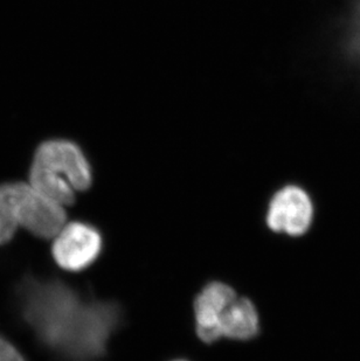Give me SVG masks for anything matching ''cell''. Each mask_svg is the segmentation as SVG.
I'll return each instance as SVG.
<instances>
[{
    "label": "cell",
    "mask_w": 360,
    "mask_h": 361,
    "mask_svg": "<svg viewBox=\"0 0 360 361\" xmlns=\"http://www.w3.org/2000/svg\"><path fill=\"white\" fill-rule=\"evenodd\" d=\"M21 296L25 319L51 350L69 361H92L104 355L119 324L115 304L83 300L60 282L28 281Z\"/></svg>",
    "instance_id": "6da1fadb"
},
{
    "label": "cell",
    "mask_w": 360,
    "mask_h": 361,
    "mask_svg": "<svg viewBox=\"0 0 360 361\" xmlns=\"http://www.w3.org/2000/svg\"><path fill=\"white\" fill-rule=\"evenodd\" d=\"M92 183V169L78 145L54 140L37 147L30 173V184L37 191L62 206H71L75 193L88 190Z\"/></svg>",
    "instance_id": "7a4b0ae2"
},
{
    "label": "cell",
    "mask_w": 360,
    "mask_h": 361,
    "mask_svg": "<svg viewBox=\"0 0 360 361\" xmlns=\"http://www.w3.org/2000/svg\"><path fill=\"white\" fill-rule=\"evenodd\" d=\"M0 201L10 208L18 225L37 238L54 239L67 224L65 206L37 191L31 184L0 185Z\"/></svg>",
    "instance_id": "3957f363"
},
{
    "label": "cell",
    "mask_w": 360,
    "mask_h": 361,
    "mask_svg": "<svg viewBox=\"0 0 360 361\" xmlns=\"http://www.w3.org/2000/svg\"><path fill=\"white\" fill-rule=\"evenodd\" d=\"M102 250L99 231L83 222L66 224L54 238L53 257L58 266L68 271H80L95 262Z\"/></svg>",
    "instance_id": "277c9868"
},
{
    "label": "cell",
    "mask_w": 360,
    "mask_h": 361,
    "mask_svg": "<svg viewBox=\"0 0 360 361\" xmlns=\"http://www.w3.org/2000/svg\"><path fill=\"white\" fill-rule=\"evenodd\" d=\"M313 218V206L309 195L297 186L280 190L269 204L267 225L277 233L299 236L308 232Z\"/></svg>",
    "instance_id": "5b68a950"
},
{
    "label": "cell",
    "mask_w": 360,
    "mask_h": 361,
    "mask_svg": "<svg viewBox=\"0 0 360 361\" xmlns=\"http://www.w3.org/2000/svg\"><path fill=\"white\" fill-rule=\"evenodd\" d=\"M238 297L231 286L221 282L210 283L194 302V316L198 337L205 343L220 339L219 321L228 305Z\"/></svg>",
    "instance_id": "8992f818"
},
{
    "label": "cell",
    "mask_w": 360,
    "mask_h": 361,
    "mask_svg": "<svg viewBox=\"0 0 360 361\" xmlns=\"http://www.w3.org/2000/svg\"><path fill=\"white\" fill-rule=\"evenodd\" d=\"M220 337L248 341L258 334V314L254 304L246 297H236L219 321Z\"/></svg>",
    "instance_id": "52a82bcc"
},
{
    "label": "cell",
    "mask_w": 360,
    "mask_h": 361,
    "mask_svg": "<svg viewBox=\"0 0 360 361\" xmlns=\"http://www.w3.org/2000/svg\"><path fill=\"white\" fill-rule=\"evenodd\" d=\"M18 227L19 225L10 208L3 201H0V245L11 241L17 232Z\"/></svg>",
    "instance_id": "ba28073f"
},
{
    "label": "cell",
    "mask_w": 360,
    "mask_h": 361,
    "mask_svg": "<svg viewBox=\"0 0 360 361\" xmlns=\"http://www.w3.org/2000/svg\"><path fill=\"white\" fill-rule=\"evenodd\" d=\"M349 51L352 58L360 63V1L354 8L350 31H349Z\"/></svg>",
    "instance_id": "9c48e42d"
},
{
    "label": "cell",
    "mask_w": 360,
    "mask_h": 361,
    "mask_svg": "<svg viewBox=\"0 0 360 361\" xmlns=\"http://www.w3.org/2000/svg\"><path fill=\"white\" fill-rule=\"evenodd\" d=\"M0 361H25V359L13 345L0 337Z\"/></svg>",
    "instance_id": "30bf717a"
},
{
    "label": "cell",
    "mask_w": 360,
    "mask_h": 361,
    "mask_svg": "<svg viewBox=\"0 0 360 361\" xmlns=\"http://www.w3.org/2000/svg\"><path fill=\"white\" fill-rule=\"evenodd\" d=\"M176 361H185V360H176Z\"/></svg>",
    "instance_id": "8fae6325"
}]
</instances>
